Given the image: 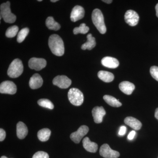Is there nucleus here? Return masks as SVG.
<instances>
[{
  "instance_id": "obj_4",
  "label": "nucleus",
  "mask_w": 158,
  "mask_h": 158,
  "mask_svg": "<svg viewBox=\"0 0 158 158\" xmlns=\"http://www.w3.org/2000/svg\"><path fill=\"white\" fill-rule=\"evenodd\" d=\"M0 11L1 17L2 18L5 22L12 23L16 21V16L11 12L10 2L2 4L0 6Z\"/></svg>"
},
{
  "instance_id": "obj_25",
  "label": "nucleus",
  "mask_w": 158,
  "mask_h": 158,
  "mask_svg": "<svg viewBox=\"0 0 158 158\" xmlns=\"http://www.w3.org/2000/svg\"><path fill=\"white\" fill-rule=\"evenodd\" d=\"M37 103L40 106L47 108L50 110H52L54 108L53 104L51 101L47 99H40L38 101Z\"/></svg>"
},
{
  "instance_id": "obj_39",
  "label": "nucleus",
  "mask_w": 158,
  "mask_h": 158,
  "mask_svg": "<svg viewBox=\"0 0 158 158\" xmlns=\"http://www.w3.org/2000/svg\"><path fill=\"white\" fill-rule=\"evenodd\" d=\"M38 2H41L42 1V0H38Z\"/></svg>"
},
{
  "instance_id": "obj_22",
  "label": "nucleus",
  "mask_w": 158,
  "mask_h": 158,
  "mask_svg": "<svg viewBox=\"0 0 158 158\" xmlns=\"http://www.w3.org/2000/svg\"><path fill=\"white\" fill-rule=\"evenodd\" d=\"M46 25L49 30H53V31H58L61 28V26L59 23L56 22L54 20L53 17L52 16L48 17L47 19L46 20Z\"/></svg>"
},
{
  "instance_id": "obj_15",
  "label": "nucleus",
  "mask_w": 158,
  "mask_h": 158,
  "mask_svg": "<svg viewBox=\"0 0 158 158\" xmlns=\"http://www.w3.org/2000/svg\"><path fill=\"white\" fill-rule=\"evenodd\" d=\"M102 65L105 67L110 69L117 68L119 65V62L116 58L113 57H105L102 59Z\"/></svg>"
},
{
  "instance_id": "obj_3",
  "label": "nucleus",
  "mask_w": 158,
  "mask_h": 158,
  "mask_svg": "<svg viewBox=\"0 0 158 158\" xmlns=\"http://www.w3.org/2000/svg\"><path fill=\"white\" fill-rule=\"evenodd\" d=\"M23 71V65L22 62L19 59H14L8 69V76L12 78H15L19 77Z\"/></svg>"
},
{
  "instance_id": "obj_36",
  "label": "nucleus",
  "mask_w": 158,
  "mask_h": 158,
  "mask_svg": "<svg viewBox=\"0 0 158 158\" xmlns=\"http://www.w3.org/2000/svg\"><path fill=\"white\" fill-rule=\"evenodd\" d=\"M102 2H104L107 4H110L113 2V1L112 0H105V1H102Z\"/></svg>"
},
{
  "instance_id": "obj_40",
  "label": "nucleus",
  "mask_w": 158,
  "mask_h": 158,
  "mask_svg": "<svg viewBox=\"0 0 158 158\" xmlns=\"http://www.w3.org/2000/svg\"></svg>"
},
{
  "instance_id": "obj_8",
  "label": "nucleus",
  "mask_w": 158,
  "mask_h": 158,
  "mask_svg": "<svg viewBox=\"0 0 158 158\" xmlns=\"http://www.w3.org/2000/svg\"><path fill=\"white\" fill-rule=\"evenodd\" d=\"M17 91L16 85L11 81H5L0 85V92L2 94H14Z\"/></svg>"
},
{
  "instance_id": "obj_23",
  "label": "nucleus",
  "mask_w": 158,
  "mask_h": 158,
  "mask_svg": "<svg viewBox=\"0 0 158 158\" xmlns=\"http://www.w3.org/2000/svg\"><path fill=\"white\" fill-rule=\"evenodd\" d=\"M105 102L112 107H119L122 106V103L119 102V100H117L113 96L109 95H105L103 97Z\"/></svg>"
},
{
  "instance_id": "obj_29",
  "label": "nucleus",
  "mask_w": 158,
  "mask_h": 158,
  "mask_svg": "<svg viewBox=\"0 0 158 158\" xmlns=\"http://www.w3.org/2000/svg\"><path fill=\"white\" fill-rule=\"evenodd\" d=\"M151 75L154 79L158 81V67L156 66H152L150 69Z\"/></svg>"
},
{
  "instance_id": "obj_9",
  "label": "nucleus",
  "mask_w": 158,
  "mask_h": 158,
  "mask_svg": "<svg viewBox=\"0 0 158 158\" xmlns=\"http://www.w3.org/2000/svg\"><path fill=\"white\" fill-rule=\"evenodd\" d=\"M72 81L68 77L64 75L57 76L53 80V84L62 89L68 88L71 85Z\"/></svg>"
},
{
  "instance_id": "obj_19",
  "label": "nucleus",
  "mask_w": 158,
  "mask_h": 158,
  "mask_svg": "<svg viewBox=\"0 0 158 158\" xmlns=\"http://www.w3.org/2000/svg\"><path fill=\"white\" fill-rule=\"evenodd\" d=\"M124 123L130 127L135 130L141 129L142 123L137 118L133 117H127L124 119Z\"/></svg>"
},
{
  "instance_id": "obj_28",
  "label": "nucleus",
  "mask_w": 158,
  "mask_h": 158,
  "mask_svg": "<svg viewBox=\"0 0 158 158\" xmlns=\"http://www.w3.org/2000/svg\"><path fill=\"white\" fill-rule=\"evenodd\" d=\"M29 29L28 28H24L21 30L18 34L17 40L18 42L22 43L24 41L29 33Z\"/></svg>"
},
{
  "instance_id": "obj_32",
  "label": "nucleus",
  "mask_w": 158,
  "mask_h": 158,
  "mask_svg": "<svg viewBox=\"0 0 158 158\" xmlns=\"http://www.w3.org/2000/svg\"><path fill=\"white\" fill-rule=\"evenodd\" d=\"M127 128L126 127L122 126L120 127L119 132H118V135L120 136L124 135L126 132Z\"/></svg>"
},
{
  "instance_id": "obj_26",
  "label": "nucleus",
  "mask_w": 158,
  "mask_h": 158,
  "mask_svg": "<svg viewBox=\"0 0 158 158\" xmlns=\"http://www.w3.org/2000/svg\"><path fill=\"white\" fill-rule=\"evenodd\" d=\"M89 31V28L85 23H82L78 27H76L73 29V32L74 34H86Z\"/></svg>"
},
{
  "instance_id": "obj_1",
  "label": "nucleus",
  "mask_w": 158,
  "mask_h": 158,
  "mask_svg": "<svg viewBox=\"0 0 158 158\" xmlns=\"http://www.w3.org/2000/svg\"><path fill=\"white\" fill-rule=\"evenodd\" d=\"M48 45L52 53L58 56H63L65 52L64 43L57 34H53L49 38Z\"/></svg>"
},
{
  "instance_id": "obj_6",
  "label": "nucleus",
  "mask_w": 158,
  "mask_h": 158,
  "mask_svg": "<svg viewBox=\"0 0 158 158\" xmlns=\"http://www.w3.org/2000/svg\"><path fill=\"white\" fill-rule=\"evenodd\" d=\"M100 155L105 158H118L120 156L119 153L110 148L109 144H105L101 147Z\"/></svg>"
},
{
  "instance_id": "obj_14",
  "label": "nucleus",
  "mask_w": 158,
  "mask_h": 158,
  "mask_svg": "<svg viewBox=\"0 0 158 158\" xmlns=\"http://www.w3.org/2000/svg\"><path fill=\"white\" fill-rule=\"evenodd\" d=\"M43 81L39 74L35 73L32 76L29 81L30 88L32 89H38L42 86Z\"/></svg>"
},
{
  "instance_id": "obj_35",
  "label": "nucleus",
  "mask_w": 158,
  "mask_h": 158,
  "mask_svg": "<svg viewBox=\"0 0 158 158\" xmlns=\"http://www.w3.org/2000/svg\"><path fill=\"white\" fill-rule=\"evenodd\" d=\"M155 9L156 10V15L157 17L158 18V3L156 5Z\"/></svg>"
},
{
  "instance_id": "obj_12",
  "label": "nucleus",
  "mask_w": 158,
  "mask_h": 158,
  "mask_svg": "<svg viewBox=\"0 0 158 158\" xmlns=\"http://www.w3.org/2000/svg\"><path fill=\"white\" fill-rule=\"evenodd\" d=\"M85 10L81 6H75L71 13L70 19L73 22H76L83 19L85 16Z\"/></svg>"
},
{
  "instance_id": "obj_5",
  "label": "nucleus",
  "mask_w": 158,
  "mask_h": 158,
  "mask_svg": "<svg viewBox=\"0 0 158 158\" xmlns=\"http://www.w3.org/2000/svg\"><path fill=\"white\" fill-rule=\"evenodd\" d=\"M68 99L72 104L80 106L84 102V95L81 90L76 88H71L68 93Z\"/></svg>"
},
{
  "instance_id": "obj_34",
  "label": "nucleus",
  "mask_w": 158,
  "mask_h": 158,
  "mask_svg": "<svg viewBox=\"0 0 158 158\" xmlns=\"http://www.w3.org/2000/svg\"><path fill=\"white\" fill-rule=\"evenodd\" d=\"M155 117L158 120V108L156 110L155 113Z\"/></svg>"
},
{
  "instance_id": "obj_16",
  "label": "nucleus",
  "mask_w": 158,
  "mask_h": 158,
  "mask_svg": "<svg viewBox=\"0 0 158 158\" xmlns=\"http://www.w3.org/2000/svg\"><path fill=\"white\" fill-rule=\"evenodd\" d=\"M28 132L27 127L24 123L20 121L16 126V134L18 138L20 139H24Z\"/></svg>"
},
{
  "instance_id": "obj_13",
  "label": "nucleus",
  "mask_w": 158,
  "mask_h": 158,
  "mask_svg": "<svg viewBox=\"0 0 158 158\" xmlns=\"http://www.w3.org/2000/svg\"><path fill=\"white\" fill-rule=\"evenodd\" d=\"M94 122L97 123H101L103 118L106 115V111L102 106H96L94 108L92 111Z\"/></svg>"
},
{
  "instance_id": "obj_21",
  "label": "nucleus",
  "mask_w": 158,
  "mask_h": 158,
  "mask_svg": "<svg viewBox=\"0 0 158 158\" xmlns=\"http://www.w3.org/2000/svg\"><path fill=\"white\" fill-rule=\"evenodd\" d=\"M99 78L106 83H110L113 81L114 76L113 73L106 71H100L98 73Z\"/></svg>"
},
{
  "instance_id": "obj_30",
  "label": "nucleus",
  "mask_w": 158,
  "mask_h": 158,
  "mask_svg": "<svg viewBox=\"0 0 158 158\" xmlns=\"http://www.w3.org/2000/svg\"><path fill=\"white\" fill-rule=\"evenodd\" d=\"M32 158H49V156L44 152L39 151L35 153Z\"/></svg>"
},
{
  "instance_id": "obj_33",
  "label": "nucleus",
  "mask_w": 158,
  "mask_h": 158,
  "mask_svg": "<svg viewBox=\"0 0 158 158\" xmlns=\"http://www.w3.org/2000/svg\"><path fill=\"white\" fill-rule=\"evenodd\" d=\"M136 135V132L135 131H132L128 135V138L129 140H132Z\"/></svg>"
},
{
  "instance_id": "obj_7",
  "label": "nucleus",
  "mask_w": 158,
  "mask_h": 158,
  "mask_svg": "<svg viewBox=\"0 0 158 158\" xmlns=\"http://www.w3.org/2000/svg\"><path fill=\"white\" fill-rule=\"evenodd\" d=\"M89 128L87 126L82 125L79 128L77 131L72 133L70 138L74 142L77 144L79 143L83 137L88 134Z\"/></svg>"
},
{
  "instance_id": "obj_27",
  "label": "nucleus",
  "mask_w": 158,
  "mask_h": 158,
  "mask_svg": "<svg viewBox=\"0 0 158 158\" xmlns=\"http://www.w3.org/2000/svg\"><path fill=\"white\" fill-rule=\"evenodd\" d=\"M19 31V27L17 26H13L9 27L6 31V37L12 38L16 36Z\"/></svg>"
},
{
  "instance_id": "obj_18",
  "label": "nucleus",
  "mask_w": 158,
  "mask_h": 158,
  "mask_svg": "<svg viewBox=\"0 0 158 158\" xmlns=\"http://www.w3.org/2000/svg\"><path fill=\"white\" fill-rule=\"evenodd\" d=\"M119 88L123 93L130 95L135 90V86L133 83L131 82L123 81L119 84Z\"/></svg>"
},
{
  "instance_id": "obj_20",
  "label": "nucleus",
  "mask_w": 158,
  "mask_h": 158,
  "mask_svg": "<svg viewBox=\"0 0 158 158\" xmlns=\"http://www.w3.org/2000/svg\"><path fill=\"white\" fill-rule=\"evenodd\" d=\"M87 37L88 40L85 43L82 44L81 49L84 50L86 49L91 50L96 46V43L95 39L92 36V34H88L87 35Z\"/></svg>"
},
{
  "instance_id": "obj_10",
  "label": "nucleus",
  "mask_w": 158,
  "mask_h": 158,
  "mask_svg": "<svg viewBox=\"0 0 158 158\" xmlns=\"http://www.w3.org/2000/svg\"><path fill=\"white\" fill-rule=\"evenodd\" d=\"M125 21L129 25L134 27L138 24L139 16L138 13L132 10H128L124 16Z\"/></svg>"
},
{
  "instance_id": "obj_38",
  "label": "nucleus",
  "mask_w": 158,
  "mask_h": 158,
  "mask_svg": "<svg viewBox=\"0 0 158 158\" xmlns=\"http://www.w3.org/2000/svg\"><path fill=\"white\" fill-rule=\"evenodd\" d=\"M1 158H7V157L6 156H2L1 157Z\"/></svg>"
},
{
  "instance_id": "obj_37",
  "label": "nucleus",
  "mask_w": 158,
  "mask_h": 158,
  "mask_svg": "<svg viewBox=\"0 0 158 158\" xmlns=\"http://www.w3.org/2000/svg\"><path fill=\"white\" fill-rule=\"evenodd\" d=\"M58 0H52V1H51V2H58Z\"/></svg>"
},
{
  "instance_id": "obj_17",
  "label": "nucleus",
  "mask_w": 158,
  "mask_h": 158,
  "mask_svg": "<svg viewBox=\"0 0 158 158\" xmlns=\"http://www.w3.org/2000/svg\"><path fill=\"white\" fill-rule=\"evenodd\" d=\"M83 147L89 152H96L98 148V145L95 142L90 141L88 137H86L83 140Z\"/></svg>"
},
{
  "instance_id": "obj_31",
  "label": "nucleus",
  "mask_w": 158,
  "mask_h": 158,
  "mask_svg": "<svg viewBox=\"0 0 158 158\" xmlns=\"http://www.w3.org/2000/svg\"><path fill=\"white\" fill-rule=\"evenodd\" d=\"M6 137V133L5 130L1 128L0 129V141H4Z\"/></svg>"
},
{
  "instance_id": "obj_11",
  "label": "nucleus",
  "mask_w": 158,
  "mask_h": 158,
  "mask_svg": "<svg viewBox=\"0 0 158 158\" xmlns=\"http://www.w3.org/2000/svg\"><path fill=\"white\" fill-rule=\"evenodd\" d=\"M28 64L29 67L31 69L39 71L45 67L47 62L42 58H32L29 60Z\"/></svg>"
},
{
  "instance_id": "obj_2",
  "label": "nucleus",
  "mask_w": 158,
  "mask_h": 158,
  "mask_svg": "<svg viewBox=\"0 0 158 158\" xmlns=\"http://www.w3.org/2000/svg\"><path fill=\"white\" fill-rule=\"evenodd\" d=\"M92 20L94 24L101 34H105L106 33V27L105 25L104 19L100 10L96 9L93 10Z\"/></svg>"
},
{
  "instance_id": "obj_24",
  "label": "nucleus",
  "mask_w": 158,
  "mask_h": 158,
  "mask_svg": "<svg viewBox=\"0 0 158 158\" xmlns=\"http://www.w3.org/2000/svg\"><path fill=\"white\" fill-rule=\"evenodd\" d=\"M51 134L50 130L48 128H43L40 130L37 133V137L40 141H47L49 139Z\"/></svg>"
}]
</instances>
